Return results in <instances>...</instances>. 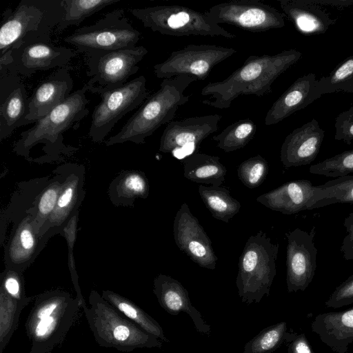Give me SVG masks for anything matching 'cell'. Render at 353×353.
Masks as SVG:
<instances>
[{
	"label": "cell",
	"instance_id": "d590c367",
	"mask_svg": "<svg viewBox=\"0 0 353 353\" xmlns=\"http://www.w3.org/2000/svg\"><path fill=\"white\" fill-rule=\"evenodd\" d=\"M321 95L338 92H353V55L335 68L327 76L317 80Z\"/></svg>",
	"mask_w": 353,
	"mask_h": 353
},
{
	"label": "cell",
	"instance_id": "f35d334b",
	"mask_svg": "<svg viewBox=\"0 0 353 353\" xmlns=\"http://www.w3.org/2000/svg\"><path fill=\"white\" fill-rule=\"evenodd\" d=\"M269 170L267 161L257 154L243 161L237 168V175L242 183L250 189L259 187L264 181Z\"/></svg>",
	"mask_w": 353,
	"mask_h": 353
},
{
	"label": "cell",
	"instance_id": "ab89813d",
	"mask_svg": "<svg viewBox=\"0 0 353 353\" xmlns=\"http://www.w3.org/2000/svg\"><path fill=\"white\" fill-rule=\"evenodd\" d=\"M79 219V212H77L72 218L69 221L68 224L63 230L61 235H63L66 240L68 250V265L71 274L72 281L74 286L75 290L77 293V304L78 306L81 307L83 309L87 307L85 301L81 294V292L79 285L78 275L76 271L74 259V245L77 239V223Z\"/></svg>",
	"mask_w": 353,
	"mask_h": 353
},
{
	"label": "cell",
	"instance_id": "60d3db41",
	"mask_svg": "<svg viewBox=\"0 0 353 353\" xmlns=\"http://www.w3.org/2000/svg\"><path fill=\"white\" fill-rule=\"evenodd\" d=\"M23 303L10 296L0 288V336L1 348L6 343V339L11 334L12 327L17 318L18 309L21 310Z\"/></svg>",
	"mask_w": 353,
	"mask_h": 353
},
{
	"label": "cell",
	"instance_id": "e0dca14e",
	"mask_svg": "<svg viewBox=\"0 0 353 353\" xmlns=\"http://www.w3.org/2000/svg\"><path fill=\"white\" fill-rule=\"evenodd\" d=\"M173 232L175 243L181 251L200 267L215 269L217 257L212 242L186 203L181 205L174 216Z\"/></svg>",
	"mask_w": 353,
	"mask_h": 353
},
{
	"label": "cell",
	"instance_id": "7dc6e473",
	"mask_svg": "<svg viewBox=\"0 0 353 353\" xmlns=\"http://www.w3.org/2000/svg\"><path fill=\"white\" fill-rule=\"evenodd\" d=\"M320 6H330L338 8L348 7L353 5V0H310Z\"/></svg>",
	"mask_w": 353,
	"mask_h": 353
},
{
	"label": "cell",
	"instance_id": "ee69618b",
	"mask_svg": "<svg viewBox=\"0 0 353 353\" xmlns=\"http://www.w3.org/2000/svg\"><path fill=\"white\" fill-rule=\"evenodd\" d=\"M334 127V139L350 145L353 141V105L337 116Z\"/></svg>",
	"mask_w": 353,
	"mask_h": 353
},
{
	"label": "cell",
	"instance_id": "7c38bea8",
	"mask_svg": "<svg viewBox=\"0 0 353 353\" xmlns=\"http://www.w3.org/2000/svg\"><path fill=\"white\" fill-rule=\"evenodd\" d=\"M216 23H227L252 32H265L285 26V14L259 0H232L205 11Z\"/></svg>",
	"mask_w": 353,
	"mask_h": 353
},
{
	"label": "cell",
	"instance_id": "ba28073f",
	"mask_svg": "<svg viewBox=\"0 0 353 353\" xmlns=\"http://www.w3.org/2000/svg\"><path fill=\"white\" fill-rule=\"evenodd\" d=\"M141 32L136 30L124 14L123 9L106 13L90 26L77 29L64 38L79 52L86 55L136 47Z\"/></svg>",
	"mask_w": 353,
	"mask_h": 353
},
{
	"label": "cell",
	"instance_id": "30bf717a",
	"mask_svg": "<svg viewBox=\"0 0 353 353\" xmlns=\"http://www.w3.org/2000/svg\"><path fill=\"white\" fill-rule=\"evenodd\" d=\"M148 95L146 79L143 75L99 94L101 101L93 110L88 132L92 141L101 142L122 117L142 105Z\"/></svg>",
	"mask_w": 353,
	"mask_h": 353
},
{
	"label": "cell",
	"instance_id": "836d02e7",
	"mask_svg": "<svg viewBox=\"0 0 353 353\" xmlns=\"http://www.w3.org/2000/svg\"><path fill=\"white\" fill-rule=\"evenodd\" d=\"M121 0H63L65 14L57 27L61 32L70 26H77L85 19Z\"/></svg>",
	"mask_w": 353,
	"mask_h": 353
},
{
	"label": "cell",
	"instance_id": "52a82bcc",
	"mask_svg": "<svg viewBox=\"0 0 353 353\" xmlns=\"http://www.w3.org/2000/svg\"><path fill=\"white\" fill-rule=\"evenodd\" d=\"M145 28L160 34L174 36L223 37L232 39L236 35L212 20L205 12L179 5H158L130 10Z\"/></svg>",
	"mask_w": 353,
	"mask_h": 353
},
{
	"label": "cell",
	"instance_id": "4fadbf2b",
	"mask_svg": "<svg viewBox=\"0 0 353 353\" xmlns=\"http://www.w3.org/2000/svg\"><path fill=\"white\" fill-rule=\"evenodd\" d=\"M221 118L214 114L172 121L161 135L159 151L170 153L178 159L196 153L201 142L218 130Z\"/></svg>",
	"mask_w": 353,
	"mask_h": 353
},
{
	"label": "cell",
	"instance_id": "1f68e13d",
	"mask_svg": "<svg viewBox=\"0 0 353 353\" xmlns=\"http://www.w3.org/2000/svg\"><path fill=\"white\" fill-rule=\"evenodd\" d=\"M57 170L59 171L57 175L50 179L46 186L37 196L32 208L27 212L33 216L38 234L53 212L61 190L63 176L58 168Z\"/></svg>",
	"mask_w": 353,
	"mask_h": 353
},
{
	"label": "cell",
	"instance_id": "9c48e42d",
	"mask_svg": "<svg viewBox=\"0 0 353 353\" xmlns=\"http://www.w3.org/2000/svg\"><path fill=\"white\" fill-rule=\"evenodd\" d=\"M147 53L145 47L136 46L86 55L90 79L84 87L99 95L122 87L138 72V63Z\"/></svg>",
	"mask_w": 353,
	"mask_h": 353
},
{
	"label": "cell",
	"instance_id": "2e32d148",
	"mask_svg": "<svg viewBox=\"0 0 353 353\" xmlns=\"http://www.w3.org/2000/svg\"><path fill=\"white\" fill-rule=\"evenodd\" d=\"M10 52L12 61L8 65L25 77L37 71L63 67L76 55L72 49L57 46L51 39H46L25 41Z\"/></svg>",
	"mask_w": 353,
	"mask_h": 353
},
{
	"label": "cell",
	"instance_id": "f1b7e54d",
	"mask_svg": "<svg viewBox=\"0 0 353 353\" xmlns=\"http://www.w3.org/2000/svg\"><path fill=\"white\" fill-rule=\"evenodd\" d=\"M226 172L217 156L196 152L183 159V175L193 182L221 186Z\"/></svg>",
	"mask_w": 353,
	"mask_h": 353
},
{
	"label": "cell",
	"instance_id": "e575fe53",
	"mask_svg": "<svg viewBox=\"0 0 353 353\" xmlns=\"http://www.w3.org/2000/svg\"><path fill=\"white\" fill-rule=\"evenodd\" d=\"M289 334L285 321L272 325L245 343L242 353H272L286 341Z\"/></svg>",
	"mask_w": 353,
	"mask_h": 353
},
{
	"label": "cell",
	"instance_id": "bcb514c9",
	"mask_svg": "<svg viewBox=\"0 0 353 353\" xmlns=\"http://www.w3.org/2000/svg\"><path fill=\"white\" fill-rule=\"evenodd\" d=\"M343 225L346 229L347 234L342 241L341 251L353 244V212L345 219Z\"/></svg>",
	"mask_w": 353,
	"mask_h": 353
},
{
	"label": "cell",
	"instance_id": "5bb4252c",
	"mask_svg": "<svg viewBox=\"0 0 353 353\" xmlns=\"http://www.w3.org/2000/svg\"><path fill=\"white\" fill-rule=\"evenodd\" d=\"M315 228L310 232L296 228L286 234V283L288 292L305 291L316 269Z\"/></svg>",
	"mask_w": 353,
	"mask_h": 353
},
{
	"label": "cell",
	"instance_id": "ffe728a7",
	"mask_svg": "<svg viewBox=\"0 0 353 353\" xmlns=\"http://www.w3.org/2000/svg\"><path fill=\"white\" fill-rule=\"evenodd\" d=\"M58 169L63 176V182L55 208L39 231L40 236L52 230L61 234L69 221L79 212L84 199L83 166L67 163Z\"/></svg>",
	"mask_w": 353,
	"mask_h": 353
},
{
	"label": "cell",
	"instance_id": "603a6c76",
	"mask_svg": "<svg viewBox=\"0 0 353 353\" xmlns=\"http://www.w3.org/2000/svg\"><path fill=\"white\" fill-rule=\"evenodd\" d=\"M325 136L324 130L313 119L294 129L285 139L280 158L286 168L306 165L317 157Z\"/></svg>",
	"mask_w": 353,
	"mask_h": 353
},
{
	"label": "cell",
	"instance_id": "8d00e7d4",
	"mask_svg": "<svg viewBox=\"0 0 353 353\" xmlns=\"http://www.w3.org/2000/svg\"><path fill=\"white\" fill-rule=\"evenodd\" d=\"M309 172L334 178L349 175L353 173V150L344 151L312 165Z\"/></svg>",
	"mask_w": 353,
	"mask_h": 353
},
{
	"label": "cell",
	"instance_id": "74e56055",
	"mask_svg": "<svg viewBox=\"0 0 353 353\" xmlns=\"http://www.w3.org/2000/svg\"><path fill=\"white\" fill-rule=\"evenodd\" d=\"M319 186L330 194L327 199L316 202L313 209L334 203H353V175L339 176Z\"/></svg>",
	"mask_w": 353,
	"mask_h": 353
},
{
	"label": "cell",
	"instance_id": "7bdbcfd3",
	"mask_svg": "<svg viewBox=\"0 0 353 353\" xmlns=\"http://www.w3.org/2000/svg\"><path fill=\"white\" fill-rule=\"evenodd\" d=\"M352 303L353 274L335 288L325 301V306L331 308H339Z\"/></svg>",
	"mask_w": 353,
	"mask_h": 353
},
{
	"label": "cell",
	"instance_id": "3957f363",
	"mask_svg": "<svg viewBox=\"0 0 353 353\" xmlns=\"http://www.w3.org/2000/svg\"><path fill=\"white\" fill-rule=\"evenodd\" d=\"M83 309L89 327L101 347L129 352L137 348H161L163 341L146 332L103 299L96 290Z\"/></svg>",
	"mask_w": 353,
	"mask_h": 353
},
{
	"label": "cell",
	"instance_id": "7a4b0ae2",
	"mask_svg": "<svg viewBox=\"0 0 353 353\" xmlns=\"http://www.w3.org/2000/svg\"><path fill=\"white\" fill-rule=\"evenodd\" d=\"M197 79L190 75L164 79L159 89L148 97L120 131L105 141V145L130 141L143 144L159 127L174 118L178 108L189 101L186 88Z\"/></svg>",
	"mask_w": 353,
	"mask_h": 353
},
{
	"label": "cell",
	"instance_id": "d4e9b609",
	"mask_svg": "<svg viewBox=\"0 0 353 353\" xmlns=\"http://www.w3.org/2000/svg\"><path fill=\"white\" fill-rule=\"evenodd\" d=\"M316 74L308 73L299 77L272 105L265 124L272 125L303 109L322 95L317 87Z\"/></svg>",
	"mask_w": 353,
	"mask_h": 353
},
{
	"label": "cell",
	"instance_id": "c3c4849f",
	"mask_svg": "<svg viewBox=\"0 0 353 353\" xmlns=\"http://www.w3.org/2000/svg\"><path fill=\"white\" fill-rule=\"evenodd\" d=\"M343 256L345 260L352 261L353 263V244L346 249L341 250Z\"/></svg>",
	"mask_w": 353,
	"mask_h": 353
},
{
	"label": "cell",
	"instance_id": "9a60e30c",
	"mask_svg": "<svg viewBox=\"0 0 353 353\" xmlns=\"http://www.w3.org/2000/svg\"><path fill=\"white\" fill-rule=\"evenodd\" d=\"M8 241L5 247L6 268L21 273L28 268L44 248L56 230H49L43 236L36 231L33 216L26 212L14 223Z\"/></svg>",
	"mask_w": 353,
	"mask_h": 353
},
{
	"label": "cell",
	"instance_id": "cb8c5ba5",
	"mask_svg": "<svg viewBox=\"0 0 353 353\" xmlns=\"http://www.w3.org/2000/svg\"><path fill=\"white\" fill-rule=\"evenodd\" d=\"M153 286V292L165 311L172 315L185 312L191 318L198 332L210 335V325L205 321L201 313L192 305L188 290L179 281L159 274L154 279Z\"/></svg>",
	"mask_w": 353,
	"mask_h": 353
},
{
	"label": "cell",
	"instance_id": "8992f818",
	"mask_svg": "<svg viewBox=\"0 0 353 353\" xmlns=\"http://www.w3.org/2000/svg\"><path fill=\"white\" fill-rule=\"evenodd\" d=\"M278 252L279 244L273 243L262 230L249 237L239 256L236 279L243 303H259L264 296L270 295Z\"/></svg>",
	"mask_w": 353,
	"mask_h": 353
},
{
	"label": "cell",
	"instance_id": "f6af8a7d",
	"mask_svg": "<svg viewBox=\"0 0 353 353\" xmlns=\"http://www.w3.org/2000/svg\"><path fill=\"white\" fill-rule=\"evenodd\" d=\"M286 341L289 343L288 353H315L304 333H290Z\"/></svg>",
	"mask_w": 353,
	"mask_h": 353
},
{
	"label": "cell",
	"instance_id": "d6a6232c",
	"mask_svg": "<svg viewBox=\"0 0 353 353\" xmlns=\"http://www.w3.org/2000/svg\"><path fill=\"white\" fill-rule=\"evenodd\" d=\"M257 127L250 119L239 120L226 127L212 139L217 147L225 152H233L244 148L254 137Z\"/></svg>",
	"mask_w": 353,
	"mask_h": 353
},
{
	"label": "cell",
	"instance_id": "6da1fadb",
	"mask_svg": "<svg viewBox=\"0 0 353 353\" xmlns=\"http://www.w3.org/2000/svg\"><path fill=\"white\" fill-rule=\"evenodd\" d=\"M296 50H283L275 54L250 55L243 64L226 79L210 82L201 90L206 105L227 109L241 95L263 97L272 92L274 81L301 58Z\"/></svg>",
	"mask_w": 353,
	"mask_h": 353
},
{
	"label": "cell",
	"instance_id": "44dd1931",
	"mask_svg": "<svg viewBox=\"0 0 353 353\" xmlns=\"http://www.w3.org/2000/svg\"><path fill=\"white\" fill-rule=\"evenodd\" d=\"M72 301L69 294L61 291L49 292L38 297L26 325L32 341L46 342L55 334Z\"/></svg>",
	"mask_w": 353,
	"mask_h": 353
},
{
	"label": "cell",
	"instance_id": "d6986e66",
	"mask_svg": "<svg viewBox=\"0 0 353 353\" xmlns=\"http://www.w3.org/2000/svg\"><path fill=\"white\" fill-rule=\"evenodd\" d=\"M330 194L307 179H296L260 195L256 201L272 210L293 214L312 210L316 202L327 199Z\"/></svg>",
	"mask_w": 353,
	"mask_h": 353
},
{
	"label": "cell",
	"instance_id": "83f0119b",
	"mask_svg": "<svg viewBox=\"0 0 353 353\" xmlns=\"http://www.w3.org/2000/svg\"><path fill=\"white\" fill-rule=\"evenodd\" d=\"M148 194V180L145 174L139 170L120 173L109 187L110 199L117 206H132L137 199H145Z\"/></svg>",
	"mask_w": 353,
	"mask_h": 353
},
{
	"label": "cell",
	"instance_id": "ac0fdd59",
	"mask_svg": "<svg viewBox=\"0 0 353 353\" xmlns=\"http://www.w3.org/2000/svg\"><path fill=\"white\" fill-rule=\"evenodd\" d=\"M26 87L12 67L0 66V141L24 125L28 112Z\"/></svg>",
	"mask_w": 353,
	"mask_h": 353
},
{
	"label": "cell",
	"instance_id": "277c9868",
	"mask_svg": "<svg viewBox=\"0 0 353 353\" xmlns=\"http://www.w3.org/2000/svg\"><path fill=\"white\" fill-rule=\"evenodd\" d=\"M65 14L63 0H21L14 10L2 14L0 28V55L22 43L50 39Z\"/></svg>",
	"mask_w": 353,
	"mask_h": 353
},
{
	"label": "cell",
	"instance_id": "484cf974",
	"mask_svg": "<svg viewBox=\"0 0 353 353\" xmlns=\"http://www.w3.org/2000/svg\"><path fill=\"white\" fill-rule=\"evenodd\" d=\"M311 329L336 353H347L353 343V307L317 315Z\"/></svg>",
	"mask_w": 353,
	"mask_h": 353
},
{
	"label": "cell",
	"instance_id": "7402d4cb",
	"mask_svg": "<svg viewBox=\"0 0 353 353\" xmlns=\"http://www.w3.org/2000/svg\"><path fill=\"white\" fill-rule=\"evenodd\" d=\"M73 80L68 70L60 68L41 82L28 98L24 125L35 123L71 94Z\"/></svg>",
	"mask_w": 353,
	"mask_h": 353
},
{
	"label": "cell",
	"instance_id": "4316f807",
	"mask_svg": "<svg viewBox=\"0 0 353 353\" xmlns=\"http://www.w3.org/2000/svg\"><path fill=\"white\" fill-rule=\"evenodd\" d=\"M285 15L304 35L325 33L336 20L321 6L310 0H279Z\"/></svg>",
	"mask_w": 353,
	"mask_h": 353
},
{
	"label": "cell",
	"instance_id": "b9f144b4",
	"mask_svg": "<svg viewBox=\"0 0 353 353\" xmlns=\"http://www.w3.org/2000/svg\"><path fill=\"white\" fill-rule=\"evenodd\" d=\"M1 288L16 301L27 304L28 299L25 296L24 279L22 273L6 268L1 274Z\"/></svg>",
	"mask_w": 353,
	"mask_h": 353
},
{
	"label": "cell",
	"instance_id": "4dcf8cb0",
	"mask_svg": "<svg viewBox=\"0 0 353 353\" xmlns=\"http://www.w3.org/2000/svg\"><path fill=\"white\" fill-rule=\"evenodd\" d=\"M198 192L206 208L216 219L228 223L241 209L240 202L234 199L225 187L200 185Z\"/></svg>",
	"mask_w": 353,
	"mask_h": 353
},
{
	"label": "cell",
	"instance_id": "f546056e",
	"mask_svg": "<svg viewBox=\"0 0 353 353\" xmlns=\"http://www.w3.org/2000/svg\"><path fill=\"white\" fill-rule=\"evenodd\" d=\"M101 296L146 332L156 336L163 342L169 341L159 323L128 299L108 290L102 291Z\"/></svg>",
	"mask_w": 353,
	"mask_h": 353
},
{
	"label": "cell",
	"instance_id": "8fae6325",
	"mask_svg": "<svg viewBox=\"0 0 353 353\" xmlns=\"http://www.w3.org/2000/svg\"><path fill=\"white\" fill-rule=\"evenodd\" d=\"M236 50L210 44H190L173 51L168 58L154 65V73L159 79H170L190 75L204 80L212 68L232 56Z\"/></svg>",
	"mask_w": 353,
	"mask_h": 353
},
{
	"label": "cell",
	"instance_id": "5b68a950",
	"mask_svg": "<svg viewBox=\"0 0 353 353\" xmlns=\"http://www.w3.org/2000/svg\"><path fill=\"white\" fill-rule=\"evenodd\" d=\"M86 88L74 91L63 103L57 105L33 127L22 132L14 143L13 150L17 154L28 157L30 150L37 144H43L48 157L67 152L63 134L77 127L89 113Z\"/></svg>",
	"mask_w": 353,
	"mask_h": 353
}]
</instances>
